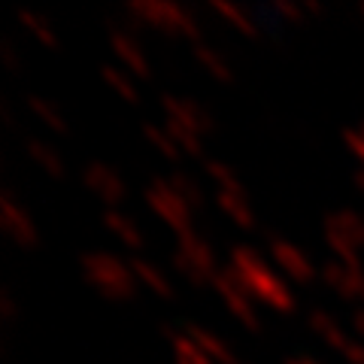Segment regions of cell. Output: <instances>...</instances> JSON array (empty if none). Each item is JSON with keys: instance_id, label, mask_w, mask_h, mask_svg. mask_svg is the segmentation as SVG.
I'll return each instance as SVG.
<instances>
[{"instance_id": "cell-1", "label": "cell", "mask_w": 364, "mask_h": 364, "mask_svg": "<svg viewBox=\"0 0 364 364\" xmlns=\"http://www.w3.org/2000/svg\"><path fill=\"white\" fill-rule=\"evenodd\" d=\"M228 267L237 277V282L246 289L249 298H255L261 304H267L270 310L277 313H291L294 310V294L286 286V279L279 273H273L267 267V261L261 258L258 249L237 243L231 249V258H228Z\"/></svg>"}, {"instance_id": "cell-2", "label": "cell", "mask_w": 364, "mask_h": 364, "mask_svg": "<svg viewBox=\"0 0 364 364\" xmlns=\"http://www.w3.org/2000/svg\"><path fill=\"white\" fill-rule=\"evenodd\" d=\"M82 277L100 298L107 301H131L136 294V277L128 261L112 252H85L79 258Z\"/></svg>"}, {"instance_id": "cell-3", "label": "cell", "mask_w": 364, "mask_h": 364, "mask_svg": "<svg viewBox=\"0 0 364 364\" xmlns=\"http://www.w3.org/2000/svg\"><path fill=\"white\" fill-rule=\"evenodd\" d=\"M128 13H134L146 28H155L167 37H188L200 43V25L188 6L176 0H128Z\"/></svg>"}, {"instance_id": "cell-4", "label": "cell", "mask_w": 364, "mask_h": 364, "mask_svg": "<svg viewBox=\"0 0 364 364\" xmlns=\"http://www.w3.org/2000/svg\"><path fill=\"white\" fill-rule=\"evenodd\" d=\"M143 198H146V203H149V210H152L176 237L186 234V231H195V228H191V222H195V219H191V213H195V210H191L188 203L176 195V188L170 186V179L155 176L149 186H146Z\"/></svg>"}, {"instance_id": "cell-5", "label": "cell", "mask_w": 364, "mask_h": 364, "mask_svg": "<svg viewBox=\"0 0 364 364\" xmlns=\"http://www.w3.org/2000/svg\"><path fill=\"white\" fill-rule=\"evenodd\" d=\"M213 289L222 294V301L228 304V310L234 313L237 322H243L249 331H258L261 322H258V316L252 310V298L246 294V289L237 282V277L231 273V267H222L219 273H215V279H213Z\"/></svg>"}, {"instance_id": "cell-6", "label": "cell", "mask_w": 364, "mask_h": 364, "mask_svg": "<svg viewBox=\"0 0 364 364\" xmlns=\"http://www.w3.org/2000/svg\"><path fill=\"white\" fill-rule=\"evenodd\" d=\"M267 249H270V258L277 261V267H282V273H286V277H291L294 282L306 286V282H313V279H316L313 261L306 258L304 249H298L294 243H289L286 237L267 234Z\"/></svg>"}, {"instance_id": "cell-7", "label": "cell", "mask_w": 364, "mask_h": 364, "mask_svg": "<svg viewBox=\"0 0 364 364\" xmlns=\"http://www.w3.org/2000/svg\"><path fill=\"white\" fill-rule=\"evenodd\" d=\"M161 107L167 112L170 122L182 124V128L195 131L198 136H210L215 134V122L207 109H203L195 97H173V95H161Z\"/></svg>"}, {"instance_id": "cell-8", "label": "cell", "mask_w": 364, "mask_h": 364, "mask_svg": "<svg viewBox=\"0 0 364 364\" xmlns=\"http://www.w3.org/2000/svg\"><path fill=\"white\" fill-rule=\"evenodd\" d=\"M0 225H4L6 237H13V243H18L21 249H33L37 246V228H33L31 215L25 213L16 203V198L9 195V191H4L0 195Z\"/></svg>"}, {"instance_id": "cell-9", "label": "cell", "mask_w": 364, "mask_h": 364, "mask_svg": "<svg viewBox=\"0 0 364 364\" xmlns=\"http://www.w3.org/2000/svg\"><path fill=\"white\" fill-rule=\"evenodd\" d=\"M82 182L88 186L91 195H97L104 203H109V210H112V203H122L124 198H128L124 179H122L109 164H100V161L85 164V170H82Z\"/></svg>"}, {"instance_id": "cell-10", "label": "cell", "mask_w": 364, "mask_h": 364, "mask_svg": "<svg viewBox=\"0 0 364 364\" xmlns=\"http://www.w3.org/2000/svg\"><path fill=\"white\" fill-rule=\"evenodd\" d=\"M107 28H109V49L122 61V67H128V70L140 79H149L152 70H149V61H146V52L140 49L136 37H128L124 31L112 28V25H107Z\"/></svg>"}, {"instance_id": "cell-11", "label": "cell", "mask_w": 364, "mask_h": 364, "mask_svg": "<svg viewBox=\"0 0 364 364\" xmlns=\"http://www.w3.org/2000/svg\"><path fill=\"white\" fill-rule=\"evenodd\" d=\"M322 279H325L328 289H334L340 294V298L364 304V270H349V267L340 264V261H325Z\"/></svg>"}, {"instance_id": "cell-12", "label": "cell", "mask_w": 364, "mask_h": 364, "mask_svg": "<svg viewBox=\"0 0 364 364\" xmlns=\"http://www.w3.org/2000/svg\"><path fill=\"white\" fill-rule=\"evenodd\" d=\"M176 252H179L182 258H188L195 267H200L210 279H215V273L222 270L219 264H215L213 246L203 240L200 234H195V231H186V234H179V237H176Z\"/></svg>"}, {"instance_id": "cell-13", "label": "cell", "mask_w": 364, "mask_h": 364, "mask_svg": "<svg viewBox=\"0 0 364 364\" xmlns=\"http://www.w3.org/2000/svg\"><path fill=\"white\" fill-rule=\"evenodd\" d=\"M215 203H219V210H222L234 225H240L243 231H252V228H255V213H252V207H249L243 186L219 188V191H215Z\"/></svg>"}, {"instance_id": "cell-14", "label": "cell", "mask_w": 364, "mask_h": 364, "mask_svg": "<svg viewBox=\"0 0 364 364\" xmlns=\"http://www.w3.org/2000/svg\"><path fill=\"white\" fill-rule=\"evenodd\" d=\"M325 231H334L340 237L355 246L364 249V219L355 210H337V213H328L325 215Z\"/></svg>"}, {"instance_id": "cell-15", "label": "cell", "mask_w": 364, "mask_h": 364, "mask_svg": "<svg viewBox=\"0 0 364 364\" xmlns=\"http://www.w3.org/2000/svg\"><path fill=\"white\" fill-rule=\"evenodd\" d=\"M182 331H186L203 352H207V355L213 358V364H237V355H234V352L228 349L213 331H207V328H200V325H195V322H188L186 328H182Z\"/></svg>"}, {"instance_id": "cell-16", "label": "cell", "mask_w": 364, "mask_h": 364, "mask_svg": "<svg viewBox=\"0 0 364 364\" xmlns=\"http://www.w3.org/2000/svg\"><path fill=\"white\" fill-rule=\"evenodd\" d=\"M210 6H213V13H215V16H222V18L228 21V25L237 28V31L243 33V37H252V40H255V37H261L258 21H255L252 16H249L243 6L231 4V0H210Z\"/></svg>"}, {"instance_id": "cell-17", "label": "cell", "mask_w": 364, "mask_h": 364, "mask_svg": "<svg viewBox=\"0 0 364 364\" xmlns=\"http://www.w3.org/2000/svg\"><path fill=\"white\" fill-rule=\"evenodd\" d=\"M128 264H131V270H134V277L140 279L149 291H155L158 298H164V301H173V294H176L173 286H170V279H167L155 264H149L146 258H131Z\"/></svg>"}, {"instance_id": "cell-18", "label": "cell", "mask_w": 364, "mask_h": 364, "mask_svg": "<svg viewBox=\"0 0 364 364\" xmlns=\"http://www.w3.org/2000/svg\"><path fill=\"white\" fill-rule=\"evenodd\" d=\"M161 331H164V337L170 340V346H173L176 364H213V358H210L207 352H203L186 331H173V328H161Z\"/></svg>"}, {"instance_id": "cell-19", "label": "cell", "mask_w": 364, "mask_h": 364, "mask_svg": "<svg viewBox=\"0 0 364 364\" xmlns=\"http://www.w3.org/2000/svg\"><path fill=\"white\" fill-rule=\"evenodd\" d=\"M310 328H313V331L322 337L331 349H337V352H343V349L349 346V337L343 334V328H340L325 310H310Z\"/></svg>"}, {"instance_id": "cell-20", "label": "cell", "mask_w": 364, "mask_h": 364, "mask_svg": "<svg viewBox=\"0 0 364 364\" xmlns=\"http://www.w3.org/2000/svg\"><path fill=\"white\" fill-rule=\"evenodd\" d=\"M195 58H198L203 67H207L213 79H219V82H225V85L234 82L231 64L225 61V55H222L219 49H213V46H207V43H195Z\"/></svg>"}, {"instance_id": "cell-21", "label": "cell", "mask_w": 364, "mask_h": 364, "mask_svg": "<svg viewBox=\"0 0 364 364\" xmlns=\"http://www.w3.org/2000/svg\"><path fill=\"white\" fill-rule=\"evenodd\" d=\"M104 225L109 228L112 234L119 237V240L128 246V249H140L143 246V234H140V228H136L128 215H122L119 210H104Z\"/></svg>"}, {"instance_id": "cell-22", "label": "cell", "mask_w": 364, "mask_h": 364, "mask_svg": "<svg viewBox=\"0 0 364 364\" xmlns=\"http://www.w3.org/2000/svg\"><path fill=\"white\" fill-rule=\"evenodd\" d=\"M28 109L46 124V128H52L55 134H67V131H70V128H67V122H64V116L58 112V107H52L46 97H40V95H28Z\"/></svg>"}, {"instance_id": "cell-23", "label": "cell", "mask_w": 364, "mask_h": 364, "mask_svg": "<svg viewBox=\"0 0 364 364\" xmlns=\"http://www.w3.org/2000/svg\"><path fill=\"white\" fill-rule=\"evenodd\" d=\"M28 155L37 161L46 173L55 176V179H61L64 176V161H61V155L52 149V146H46L43 140H28Z\"/></svg>"}, {"instance_id": "cell-24", "label": "cell", "mask_w": 364, "mask_h": 364, "mask_svg": "<svg viewBox=\"0 0 364 364\" xmlns=\"http://www.w3.org/2000/svg\"><path fill=\"white\" fill-rule=\"evenodd\" d=\"M164 131L173 136V143L179 146V152H186V155H191V158H203V146H200V136L195 134V131H188V128H182V124H176V122H170V119H164ZM207 161V158H203Z\"/></svg>"}, {"instance_id": "cell-25", "label": "cell", "mask_w": 364, "mask_h": 364, "mask_svg": "<svg viewBox=\"0 0 364 364\" xmlns=\"http://www.w3.org/2000/svg\"><path fill=\"white\" fill-rule=\"evenodd\" d=\"M167 179H170V186L176 188V195H179L182 200H186L191 210H195V207H200V203H203V198H200V188H198V182L191 179V176L186 173V170H173V173H170Z\"/></svg>"}, {"instance_id": "cell-26", "label": "cell", "mask_w": 364, "mask_h": 364, "mask_svg": "<svg viewBox=\"0 0 364 364\" xmlns=\"http://www.w3.org/2000/svg\"><path fill=\"white\" fill-rule=\"evenodd\" d=\"M143 134H146V140L167 158V161H179V155H182L179 146L173 143V136H170L164 128H158V124H143Z\"/></svg>"}, {"instance_id": "cell-27", "label": "cell", "mask_w": 364, "mask_h": 364, "mask_svg": "<svg viewBox=\"0 0 364 364\" xmlns=\"http://www.w3.org/2000/svg\"><path fill=\"white\" fill-rule=\"evenodd\" d=\"M100 73H104V79H107V85L112 88V91H119V95L128 100V104H136L140 100V95H136V88H134V82L128 76H124L119 67H112V64H104L100 67Z\"/></svg>"}, {"instance_id": "cell-28", "label": "cell", "mask_w": 364, "mask_h": 364, "mask_svg": "<svg viewBox=\"0 0 364 364\" xmlns=\"http://www.w3.org/2000/svg\"><path fill=\"white\" fill-rule=\"evenodd\" d=\"M18 21H21V25H25L43 46H49V49H55V46H58V37H55L52 28L46 25V21H43L37 13H31V9H18Z\"/></svg>"}, {"instance_id": "cell-29", "label": "cell", "mask_w": 364, "mask_h": 364, "mask_svg": "<svg viewBox=\"0 0 364 364\" xmlns=\"http://www.w3.org/2000/svg\"><path fill=\"white\" fill-rule=\"evenodd\" d=\"M173 267L182 273V277H186L188 282H191V286H195V289H203V286H213V279L207 277V273H203L200 267H195V264H191V261L188 258H182L179 252L173 255Z\"/></svg>"}, {"instance_id": "cell-30", "label": "cell", "mask_w": 364, "mask_h": 364, "mask_svg": "<svg viewBox=\"0 0 364 364\" xmlns=\"http://www.w3.org/2000/svg\"><path fill=\"white\" fill-rule=\"evenodd\" d=\"M203 170H207V173L219 182V188H234V186H240V179L234 176V170L228 167V164H222V161H203Z\"/></svg>"}, {"instance_id": "cell-31", "label": "cell", "mask_w": 364, "mask_h": 364, "mask_svg": "<svg viewBox=\"0 0 364 364\" xmlns=\"http://www.w3.org/2000/svg\"><path fill=\"white\" fill-rule=\"evenodd\" d=\"M270 9H273L277 16H282L286 21H291V25H301V21H304V6L291 4V0H273Z\"/></svg>"}, {"instance_id": "cell-32", "label": "cell", "mask_w": 364, "mask_h": 364, "mask_svg": "<svg viewBox=\"0 0 364 364\" xmlns=\"http://www.w3.org/2000/svg\"><path fill=\"white\" fill-rule=\"evenodd\" d=\"M343 143H346V149L358 158V164L364 167V136L358 134V128H346L343 131Z\"/></svg>"}, {"instance_id": "cell-33", "label": "cell", "mask_w": 364, "mask_h": 364, "mask_svg": "<svg viewBox=\"0 0 364 364\" xmlns=\"http://www.w3.org/2000/svg\"><path fill=\"white\" fill-rule=\"evenodd\" d=\"M0 318H4V322H13L16 318V304H13L9 289H0Z\"/></svg>"}, {"instance_id": "cell-34", "label": "cell", "mask_w": 364, "mask_h": 364, "mask_svg": "<svg viewBox=\"0 0 364 364\" xmlns=\"http://www.w3.org/2000/svg\"><path fill=\"white\" fill-rule=\"evenodd\" d=\"M343 358L349 364H364V343L361 340H349V346L343 349Z\"/></svg>"}, {"instance_id": "cell-35", "label": "cell", "mask_w": 364, "mask_h": 364, "mask_svg": "<svg viewBox=\"0 0 364 364\" xmlns=\"http://www.w3.org/2000/svg\"><path fill=\"white\" fill-rule=\"evenodd\" d=\"M0 55H4V64L9 67V70H18V61H16V52H13V43H4V49H0Z\"/></svg>"}, {"instance_id": "cell-36", "label": "cell", "mask_w": 364, "mask_h": 364, "mask_svg": "<svg viewBox=\"0 0 364 364\" xmlns=\"http://www.w3.org/2000/svg\"><path fill=\"white\" fill-rule=\"evenodd\" d=\"M352 328H355L358 340L364 343V310H355V313H352Z\"/></svg>"}, {"instance_id": "cell-37", "label": "cell", "mask_w": 364, "mask_h": 364, "mask_svg": "<svg viewBox=\"0 0 364 364\" xmlns=\"http://www.w3.org/2000/svg\"><path fill=\"white\" fill-rule=\"evenodd\" d=\"M304 13H310V16H322L325 9H322V4H316V0H304Z\"/></svg>"}, {"instance_id": "cell-38", "label": "cell", "mask_w": 364, "mask_h": 364, "mask_svg": "<svg viewBox=\"0 0 364 364\" xmlns=\"http://www.w3.org/2000/svg\"><path fill=\"white\" fill-rule=\"evenodd\" d=\"M282 364H318V361H316V358H310V355H289Z\"/></svg>"}, {"instance_id": "cell-39", "label": "cell", "mask_w": 364, "mask_h": 364, "mask_svg": "<svg viewBox=\"0 0 364 364\" xmlns=\"http://www.w3.org/2000/svg\"><path fill=\"white\" fill-rule=\"evenodd\" d=\"M352 182H355V188H358L361 195H364V167H358L355 173H352Z\"/></svg>"}, {"instance_id": "cell-40", "label": "cell", "mask_w": 364, "mask_h": 364, "mask_svg": "<svg viewBox=\"0 0 364 364\" xmlns=\"http://www.w3.org/2000/svg\"><path fill=\"white\" fill-rule=\"evenodd\" d=\"M358 134H361V136H364V122H358Z\"/></svg>"}, {"instance_id": "cell-41", "label": "cell", "mask_w": 364, "mask_h": 364, "mask_svg": "<svg viewBox=\"0 0 364 364\" xmlns=\"http://www.w3.org/2000/svg\"><path fill=\"white\" fill-rule=\"evenodd\" d=\"M358 9H361V16H364V4H361V6H358Z\"/></svg>"}]
</instances>
